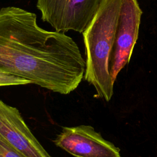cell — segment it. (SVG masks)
<instances>
[{
  "label": "cell",
  "instance_id": "cell-5",
  "mask_svg": "<svg viewBox=\"0 0 157 157\" xmlns=\"http://www.w3.org/2000/svg\"><path fill=\"white\" fill-rule=\"evenodd\" d=\"M54 143L75 157H121L120 149L90 125L63 127Z\"/></svg>",
  "mask_w": 157,
  "mask_h": 157
},
{
  "label": "cell",
  "instance_id": "cell-3",
  "mask_svg": "<svg viewBox=\"0 0 157 157\" xmlns=\"http://www.w3.org/2000/svg\"><path fill=\"white\" fill-rule=\"evenodd\" d=\"M101 0H37L42 20L57 32L82 33L96 13Z\"/></svg>",
  "mask_w": 157,
  "mask_h": 157
},
{
  "label": "cell",
  "instance_id": "cell-8",
  "mask_svg": "<svg viewBox=\"0 0 157 157\" xmlns=\"http://www.w3.org/2000/svg\"><path fill=\"white\" fill-rule=\"evenodd\" d=\"M0 157H26L0 136Z\"/></svg>",
  "mask_w": 157,
  "mask_h": 157
},
{
  "label": "cell",
  "instance_id": "cell-6",
  "mask_svg": "<svg viewBox=\"0 0 157 157\" xmlns=\"http://www.w3.org/2000/svg\"><path fill=\"white\" fill-rule=\"evenodd\" d=\"M0 136L26 157H52L31 132L19 110L1 99Z\"/></svg>",
  "mask_w": 157,
  "mask_h": 157
},
{
  "label": "cell",
  "instance_id": "cell-4",
  "mask_svg": "<svg viewBox=\"0 0 157 157\" xmlns=\"http://www.w3.org/2000/svg\"><path fill=\"white\" fill-rule=\"evenodd\" d=\"M142 15L137 0H122L109 62L113 82L118 73L129 62L138 38Z\"/></svg>",
  "mask_w": 157,
  "mask_h": 157
},
{
  "label": "cell",
  "instance_id": "cell-7",
  "mask_svg": "<svg viewBox=\"0 0 157 157\" xmlns=\"http://www.w3.org/2000/svg\"><path fill=\"white\" fill-rule=\"evenodd\" d=\"M31 82L29 80L0 68V86L25 85Z\"/></svg>",
  "mask_w": 157,
  "mask_h": 157
},
{
  "label": "cell",
  "instance_id": "cell-2",
  "mask_svg": "<svg viewBox=\"0 0 157 157\" xmlns=\"http://www.w3.org/2000/svg\"><path fill=\"white\" fill-rule=\"evenodd\" d=\"M122 0H101L89 25L82 33L86 61L84 78L96 96L109 101L113 84L109 62Z\"/></svg>",
  "mask_w": 157,
  "mask_h": 157
},
{
  "label": "cell",
  "instance_id": "cell-1",
  "mask_svg": "<svg viewBox=\"0 0 157 157\" xmlns=\"http://www.w3.org/2000/svg\"><path fill=\"white\" fill-rule=\"evenodd\" d=\"M0 68L67 94L82 82L85 61L72 37L40 28L34 13L9 6L0 9Z\"/></svg>",
  "mask_w": 157,
  "mask_h": 157
}]
</instances>
